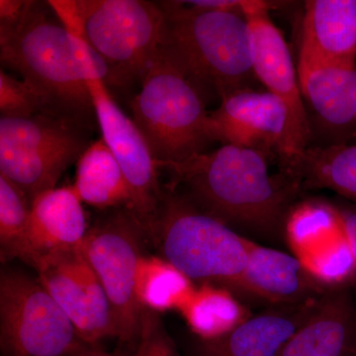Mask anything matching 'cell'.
I'll use <instances>...</instances> for the list:
<instances>
[{"label":"cell","instance_id":"6da1fadb","mask_svg":"<svg viewBox=\"0 0 356 356\" xmlns=\"http://www.w3.org/2000/svg\"><path fill=\"white\" fill-rule=\"evenodd\" d=\"M268 158L257 149L222 145L159 170L170 173L168 187L199 210L236 232L274 241L284 238L301 189L284 173L271 175Z\"/></svg>","mask_w":356,"mask_h":356},{"label":"cell","instance_id":"7a4b0ae2","mask_svg":"<svg viewBox=\"0 0 356 356\" xmlns=\"http://www.w3.org/2000/svg\"><path fill=\"white\" fill-rule=\"evenodd\" d=\"M43 4L32 1L13 24H0V58L44 98L49 113L90 129L95 117L88 77L106 81L102 58L60 23Z\"/></svg>","mask_w":356,"mask_h":356},{"label":"cell","instance_id":"3957f363","mask_svg":"<svg viewBox=\"0 0 356 356\" xmlns=\"http://www.w3.org/2000/svg\"><path fill=\"white\" fill-rule=\"evenodd\" d=\"M165 14L161 53L208 100L225 98L257 81L250 27L243 14L159 2Z\"/></svg>","mask_w":356,"mask_h":356},{"label":"cell","instance_id":"277c9868","mask_svg":"<svg viewBox=\"0 0 356 356\" xmlns=\"http://www.w3.org/2000/svg\"><path fill=\"white\" fill-rule=\"evenodd\" d=\"M48 6L107 70V88L142 84L163 47L165 14L144 0H53Z\"/></svg>","mask_w":356,"mask_h":356},{"label":"cell","instance_id":"5b68a950","mask_svg":"<svg viewBox=\"0 0 356 356\" xmlns=\"http://www.w3.org/2000/svg\"><path fill=\"white\" fill-rule=\"evenodd\" d=\"M149 238L193 284L229 291L247 266L252 241L168 186Z\"/></svg>","mask_w":356,"mask_h":356},{"label":"cell","instance_id":"8992f818","mask_svg":"<svg viewBox=\"0 0 356 356\" xmlns=\"http://www.w3.org/2000/svg\"><path fill=\"white\" fill-rule=\"evenodd\" d=\"M130 107L159 168L205 153L213 143L205 100L161 51Z\"/></svg>","mask_w":356,"mask_h":356},{"label":"cell","instance_id":"52a82bcc","mask_svg":"<svg viewBox=\"0 0 356 356\" xmlns=\"http://www.w3.org/2000/svg\"><path fill=\"white\" fill-rule=\"evenodd\" d=\"M86 129L40 114L0 118V175L18 187L30 202L56 188L72 163L90 146Z\"/></svg>","mask_w":356,"mask_h":356},{"label":"cell","instance_id":"ba28073f","mask_svg":"<svg viewBox=\"0 0 356 356\" xmlns=\"http://www.w3.org/2000/svg\"><path fill=\"white\" fill-rule=\"evenodd\" d=\"M146 229L127 208L102 218L89 229L81 250L102 282L113 312L117 339L139 343L145 307L138 295Z\"/></svg>","mask_w":356,"mask_h":356},{"label":"cell","instance_id":"9c48e42d","mask_svg":"<svg viewBox=\"0 0 356 356\" xmlns=\"http://www.w3.org/2000/svg\"><path fill=\"white\" fill-rule=\"evenodd\" d=\"M86 346L72 321L38 278L17 269H2V356H72Z\"/></svg>","mask_w":356,"mask_h":356},{"label":"cell","instance_id":"30bf717a","mask_svg":"<svg viewBox=\"0 0 356 356\" xmlns=\"http://www.w3.org/2000/svg\"><path fill=\"white\" fill-rule=\"evenodd\" d=\"M268 2L250 0L243 15L250 27V54L257 81L282 100L288 110V123L280 154L281 172L289 175L307 149L312 132L300 88L298 70L282 33L269 16Z\"/></svg>","mask_w":356,"mask_h":356},{"label":"cell","instance_id":"8fae6325","mask_svg":"<svg viewBox=\"0 0 356 356\" xmlns=\"http://www.w3.org/2000/svg\"><path fill=\"white\" fill-rule=\"evenodd\" d=\"M88 86L102 139L120 165L130 188L131 211L149 238L165 194L159 184L158 163L139 128L122 111L104 81L89 76Z\"/></svg>","mask_w":356,"mask_h":356},{"label":"cell","instance_id":"7c38bea8","mask_svg":"<svg viewBox=\"0 0 356 356\" xmlns=\"http://www.w3.org/2000/svg\"><path fill=\"white\" fill-rule=\"evenodd\" d=\"M34 268L84 343L96 346L103 339H117L109 300L81 248L42 255Z\"/></svg>","mask_w":356,"mask_h":356},{"label":"cell","instance_id":"4fadbf2b","mask_svg":"<svg viewBox=\"0 0 356 356\" xmlns=\"http://www.w3.org/2000/svg\"><path fill=\"white\" fill-rule=\"evenodd\" d=\"M288 123L282 100L267 90L250 88L225 98L209 113L213 142L248 147L280 156Z\"/></svg>","mask_w":356,"mask_h":356},{"label":"cell","instance_id":"5bb4252c","mask_svg":"<svg viewBox=\"0 0 356 356\" xmlns=\"http://www.w3.org/2000/svg\"><path fill=\"white\" fill-rule=\"evenodd\" d=\"M329 290L296 255L250 241L247 266L229 291L268 307L305 303Z\"/></svg>","mask_w":356,"mask_h":356},{"label":"cell","instance_id":"9a60e30c","mask_svg":"<svg viewBox=\"0 0 356 356\" xmlns=\"http://www.w3.org/2000/svg\"><path fill=\"white\" fill-rule=\"evenodd\" d=\"M297 70L309 123L315 121L324 135L323 146L355 143L356 65H312Z\"/></svg>","mask_w":356,"mask_h":356},{"label":"cell","instance_id":"2e32d148","mask_svg":"<svg viewBox=\"0 0 356 356\" xmlns=\"http://www.w3.org/2000/svg\"><path fill=\"white\" fill-rule=\"evenodd\" d=\"M320 298L295 305L266 307L221 337L198 339L191 356H280Z\"/></svg>","mask_w":356,"mask_h":356},{"label":"cell","instance_id":"e0dca14e","mask_svg":"<svg viewBox=\"0 0 356 356\" xmlns=\"http://www.w3.org/2000/svg\"><path fill=\"white\" fill-rule=\"evenodd\" d=\"M356 65V0L306 2L298 67Z\"/></svg>","mask_w":356,"mask_h":356},{"label":"cell","instance_id":"ac0fdd59","mask_svg":"<svg viewBox=\"0 0 356 356\" xmlns=\"http://www.w3.org/2000/svg\"><path fill=\"white\" fill-rule=\"evenodd\" d=\"M280 356H356L355 299L348 287L325 292Z\"/></svg>","mask_w":356,"mask_h":356},{"label":"cell","instance_id":"d6986e66","mask_svg":"<svg viewBox=\"0 0 356 356\" xmlns=\"http://www.w3.org/2000/svg\"><path fill=\"white\" fill-rule=\"evenodd\" d=\"M88 229L83 202L74 187H56L32 201L29 241L37 262L42 255L81 248Z\"/></svg>","mask_w":356,"mask_h":356},{"label":"cell","instance_id":"ffe728a7","mask_svg":"<svg viewBox=\"0 0 356 356\" xmlns=\"http://www.w3.org/2000/svg\"><path fill=\"white\" fill-rule=\"evenodd\" d=\"M72 187L81 202L93 207L132 210V195L125 175L102 138L91 143L81 154Z\"/></svg>","mask_w":356,"mask_h":356},{"label":"cell","instance_id":"44dd1931","mask_svg":"<svg viewBox=\"0 0 356 356\" xmlns=\"http://www.w3.org/2000/svg\"><path fill=\"white\" fill-rule=\"evenodd\" d=\"M289 177L301 189H329L356 208V142L310 147Z\"/></svg>","mask_w":356,"mask_h":356},{"label":"cell","instance_id":"7402d4cb","mask_svg":"<svg viewBox=\"0 0 356 356\" xmlns=\"http://www.w3.org/2000/svg\"><path fill=\"white\" fill-rule=\"evenodd\" d=\"M178 311L198 339L221 337L252 315L234 293L212 285L195 287Z\"/></svg>","mask_w":356,"mask_h":356},{"label":"cell","instance_id":"603a6c76","mask_svg":"<svg viewBox=\"0 0 356 356\" xmlns=\"http://www.w3.org/2000/svg\"><path fill=\"white\" fill-rule=\"evenodd\" d=\"M341 232L337 206L313 199L295 204L287 217L284 238L302 259Z\"/></svg>","mask_w":356,"mask_h":356},{"label":"cell","instance_id":"cb8c5ba5","mask_svg":"<svg viewBox=\"0 0 356 356\" xmlns=\"http://www.w3.org/2000/svg\"><path fill=\"white\" fill-rule=\"evenodd\" d=\"M31 202L6 177L0 175V257L20 259L35 267L37 257L29 241Z\"/></svg>","mask_w":356,"mask_h":356},{"label":"cell","instance_id":"d4e9b609","mask_svg":"<svg viewBox=\"0 0 356 356\" xmlns=\"http://www.w3.org/2000/svg\"><path fill=\"white\" fill-rule=\"evenodd\" d=\"M184 274L163 259L145 255L138 277V295L149 310H178L195 289Z\"/></svg>","mask_w":356,"mask_h":356},{"label":"cell","instance_id":"484cf974","mask_svg":"<svg viewBox=\"0 0 356 356\" xmlns=\"http://www.w3.org/2000/svg\"><path fill=\"white\" fill-rule=\"evenodd\" d=\"M301 259L314 277L327 289L348 287L355 282V257L343 229Z\"/></svg>","mask_w":356,"mask_h":356},{"label":"cell","instance_id":"4316f807","mask_svg":"<svg viewBox=\"0 0 356 356\" xmlns=\"http://www.w3.org/2000/svg\"><path fill=\"white\" fill-rule=\"evenodd\" d=\"M0 112L2 117L30 118L49 113L44 98L29 83L0 70ZM53 116V115H51Z\"/></svg>","mask_w":356,"mask_h":356},{"label":"cell","instance_id":"83f0119b","mask_svg":"<svg viewBox=\"0 0 356 356\" xmlns=\"http://www.w3.org/2000/svg\"><path fill=\"white\" fill-rule=\"evenodd\" d=\"M339 221H341V229L343 235L350 243L353 250L355 264V280L353 282L355 287V299L356 301V208L355 207H337Z\"/></svg>","mask_w":356,"mask_h":356},{"label":"cell","instance_id":"f1b7e54d","mask_svg":"<svg viewBox=\"0 0 356 356\" xmlns=\"http://www.w3.org/2000/svg\"><path fill=\"white\" fill-rule=\"evenodd\" d=\"M32 1L1 0L0 1V24H13L20 19Z\"/></svg>","mask_w":356,"mask_h":356},{"label":"cell","instance_id":"f546056e","mask_svg":"<svg viewBox=\"0 0 356 356\" xmlns=\"http://www.w3.org/2000/svg\"><path fill=\"white\" fill-rule=\"evenodd\" d=\"M72 356H119L111 355L106 351L99 350L96 346H86L83 350L77 351Z\"/></svg>","mask_w":356,"mask_h":356}]
</instances>
